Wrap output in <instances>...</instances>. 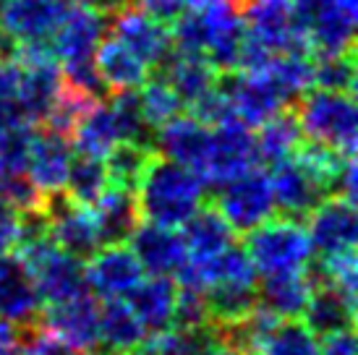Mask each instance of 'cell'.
Wrapping results in <instances>:
<instances>
[{
  "mask_svg": "<svg viewBox=\"0 0 358 355\" xmlns=\"http://www.w3.org/2000/svg\"><path fill=\"white\" fill-rule=\"evenodd\" d=\"M201 324H212V321H209V308H207L204 290H196V287H178L173 326H201Z\"/></svg>",
  "mask_w": 358,
  "mask_h": 355,
  "instance_id": "b9f144b4",
  "label": "cell"
},
{
  "mask_svg": "<svg viewBox=\"0 0 358 355\" xmlns=\"http://www.w3.org/2000/svg\"><path fill=\"white\" fill-rule=\"evenodd\" d=\"M243 251L257 275L306 269L314 261L306 227L301 225V219L290 217H269L267 222L249 230Z\"/></svg>",
  "mask_w": 358,
  "mask_h": 355,
  "instance_id": "52a82bcc",
  "label": "cell"
},
{
  "mask_svg": "<svg viewBox=\"0 0 358 355\" xmlns=\"http://www.w3.org/2000/svg\"><path fill=\"white\" fill-rule=\"evenodd\" d=\"M165 355H217L222 350L217 326H170L159 332Z\"/></svg>",
  "mask_w": 358,
  "mask_h": 355,
  "instance_id": "74e56055",
  "label": "cell"
},
{
  "mask_svg": "<svg viewBox=\"0 0 358 355\" xmlns=\"http://www.w3.org/2000/svg\"><path fill=\"white\" fill-rule=\"evenodd\" d=\"M301 319L317 337L332 335V332H340V329H353L356 296L345 293L338 285L319 282V285L311 287V296H308Z\"/></svg>",
  "mask_w": 358,
  "mask_h": 355,
  "instance_id": "603a6c76",
  "label": "cell"
},
{
  "mask_svg": "<svg viewBox=\"0 0 358 355\" xmlns=\"http://www.w3.org/2000/svg\"><path fill=\"white\" fill-rule=\"evenodd\" d=\"M108 24L110 16L97 8L92 0L90 3L79 0V3L66 6L58 29L52 31L50 37V50L58 60V66L94 58L97 45L108 37Z\"/></svg>",
  "mask_w": 358,
  "mask_h": 355,
  "instance_id": "9c48e42d",
  "label": "cell"
},
{
  "mask_svg": "<svg viewBox=\"0 0 358 355\" xmlns=\"http://www.w3.org/2000/svg\"><path fill=\"white\" fill-rule=\"evenodd\" d=\"M92 3H94V6H97V8L100 10H105V13H115V10L120 8V6H126V3H129V0H92Z\"/></svg>",
  "mask_w": 358,
  "mask_h": 355,
  "instance_id": "c3c4849f",
  "label": "cell"
},
{
  "mask_svg": "<svg viewBox=\"0 0 358 355\" xmlns=\"http://www.w3.org/2000/svg\"><path fill=\"white\" fill-rule=\"evenodd\" d=\"M129 248L134 251L144 275L152 277H176L189 261L180 227L139 222L129 238Z\"/></svg>",
  "mask_w": 358,
  "mask_h": 355,
  "instance_id": "e0dca14e",
  "label": "cell"
},
{
  "mask_svg": "<svg viewBox=\"0 0 358 355\" xmlns=\"http://www.w3.org/2000/svg\"><path fill=\"white\" fill-rule=\"evenodd\" d=\"M45 219H48V236L58 243L63 251L73 254L76 259L87 261V259L102 248V238L92 215V207L76 204L63 191L52 194L45 198L42 204Z\"/></svg>",
  "mask_w": 358,
  "mask_h": 355,
  "instance_id": "7c38bea8",
  "label": "cell"
},
{
  "mask_svg": "<svg viewBox=\"0 0 358 355\" xmlns=\"http://www.w3.org/2000/svg\"><path fill=\"white\" fill-rule=\"evenodd\" d=\"M90 355H120V353H113V350H92Z\"/></svg>",
  "mask_w": 358,
  "mask_h": 355,
  "instance_id": "681fc988",
  "label": "cell"
},
{
  "mask_svg": "<svg viewBox=\"0 0 358 355\" xmlns=\"http://www.w3.org/2000/svg\"><path fill=\"white\" fill-rule=\"evenodd\" d=\"M159 68H162V79L176 89L183 108L196 105L201 97H207L209 92L217 87V68L204 55H196V52L173 50V55Z\"/></svg>",
  "mask_w": 358,
  "mask_h": 355,
  "instance_id": "484cf974",
  "label": "cell"
},
{
  "mask_svg": "<svg viewBox=\"0 0 358 355\" xmlns=\"http://www.w3.org/2000/svg\"><path fill=\"white\" fill-rule=\"evenodd\" d=\"M40 321L79 353H92L100 347V300L90 290L48 306Z\"/></svg>",
  "mask_w": 358,
  "mask_h": 355,
  "instance_id": "2e32d148",
  "label": "cell"
},
{
  "mask_svg": "<svg viewBox=\"0 0 358 355\" xmlns=\"http://www.w3.org/2000/svg\"><path fill=\"white\" fill-rule=\"evenodd\" d=\"M319 353L322 355H358L353 329H340V332L324 335L322 342H319Z\"/></svg>",
  "mask_w": 358,
  "mask_h": 355,
  "instance_id": "7dc6e473",
  "label": "cell"
},
{
  "mask_svg": "<svg viewBox=\"0 0 358 355\" xmlns=\"http://www.w3.org/2000/svg\"><path fill=\"white\" fill-rule=\"evenodd\" d=\"M134 196L144 222L180 227L204 207L207 186L194 170L165 157H152L134 188Z\"/></svg>",
  "mask_w": 358,
  "mask_h": 355,
  "instance_id": "7a4b0ae2",
  "label": "cell"
},
{
  "mask_svg": "<svg viewBox=\"0 0 358 355\" xmlns=\"http://www.w3.org/2000/svg\"><path fill=\"white\" fill-rule=\"evenodd\" d=\"M314 87L327 89V92H345V94H353V87H356V63H353V52L317 55V58H314Z\"/></svg>",
  "mask_w": 358,
  "mask_h": 355,
  "instance_id": "ab89813d",
  "label": "cell"
},
{
  "mask_svg": "<svg viewBox=\"0 0 358 355\" xmlns=\"http://www.w3.org/2000/svg\"><path fill=\"white\" fill-rule=\"evenodd\" d=\"M136 97H139L141 115H144V120H147V126L152 131H157L162 123H168V120H173L176 115L183 113L180 97L162 76H155V79L150 76L136 89Z\"/></svg>",
  "mask_w": 358,
  "mask_h": 355,
  "instance_id": "8d00e7d4",
  "label": "cell"
},
{
  "mask_svg": "<svg viewBox=\"0 0 358 355\" xmlns=\"http://www.w3.org/2000/svg\"><path fill=\"white\" fill-rule=\"evenodd\" d=\"M37 287L19 254H0V319H8L21 326H37L42 319Z\"/></svg>",
  "mask_w": 358,
  "mask_h": 355,
  "instance_id": "d6986e66",
  "label": "cell"
},
{
  "mask_svg": "<svg viewBox=\"0 0 358 355\" xmlns=\"http://www.w3.org/2000/svg\"><path fill=\"white\" fill-rule=\"evenodd\" d=\"M278 3H293V0H278Z\"/></svg>",
  "mask_w": 358,
  "mask_h": 355,
  "instance_id": "816d5d0a",
  "label": "cell"
},
{
  "mask_svg": "<svg viewBox=\"0 0 358 355\" xmlns=\"http://www.w3.org/2000/svg\"><path fill=\"white\" fill-rule=\"evenodd\" d=\"M110 110H113V118L118 126L120 141H139V144L152 147L155 131L147 126V120L141 115L136 92H113Z\"/></svg>",
  "mask_w": 358,
  "mask_h": 355,
  "instance_id": "f35d334b",
  "label": "cell"
},
{
  "mask_svg": "<svg viewBox=\"0 0 358 355\" xmlns=\"http://www.w3.org/2000/svg\"><path fill=\"white\" fill-rule=\"evenodd\" d=\"M147 337L129 300H105L100 306V345L113 353L129 355Z\"/></svg>",
  "mask_w": 358,
  "mask_h": 355,
  "instance_id": "4dcf8cb0",
  "label": "cell"
},
{
  "mask_svg": "<svg viewBox=\"0 0 358 355\" xmlns=\"http://www.w3.org/2000/svg\"><path fill=\"white\" fill-rule=\"evenodd\" d=\"M29 329L31 326H21L8 319H0V355H27Z\"/></svg>",
  "mask_w": 358,
  "mask_h": 355,
  "instance_id": "bcb514c9",
  "label": "cell"
},
{
  "mask_svg": "<svg viewBox=\"0 0 358 355\" xmlns=\"http://www.w3.org/2000/svg\"><path fill=\"white\" fill-rule=\"evenodd\" d=\"M108 31L120 40L131 52H136L150 68H159L173 55V31L168 24H159L136 6H120L115 13H110Z\"/></svg>",
  "mask_w": 358,
  "mask_h": 355,
  "instance_id": "9a60e30c",
  "label": "cell"
},
{
  "mask_svg": "<svg viewBox=\"0 0 358 355\" xmlns=\"http://www.w3.org/2000/svg\"><path fill=\"white\" fill-rule=\"evenodd\" d=\"M209 141H212V129L207 123H201L194 115H176L173 120L162 123L155 136H152V147L159 152V157L178 162L183 168L194 170L201 175L204 162L209 154Z\"/></svg>",
  "mask_w": 358,
  "mask_h": 355,
  "instance_id": "ac0fdd59",
  "label": "cell"
},
{
  "mask_svg": "<svg viewBox=\"0 0 358 355\" xmlns=\"http://www.w3.org/2000/svg\"><path fill=\"white\" fill-rule=\"evenodd\" d=\"M259 355H322L319 337L299 319H278L262 342Z\"/></svg>",
  "mask_w": 358,
  "mask_h": 355,
  "instance_id": "e575fe53",
  "label": "cell"
},
{
  "mask_svg": "<svg viewBox=\"0 0 358 355\" xmlns=\"http://www.w3.org/2000/svg\"><path fill=\"white\" fill-rule=\"evenodd\" d=\"M71 147L76 154L94 159H105L110 154V149L120 141L118 126L113 118L110 102H102L100 97L92 99L90 108L81 113V118L76 120V126L71 131Z\"/></svg>",
  "mask_w": 358,
  "mask_h": 355,
  "instance_id": "83f0119b",
  "label": "cell"
},
{
  "mask_svg": "<svg viewBox=\"0 0 358 355\" xmlns=\"http://www.w3.org/2000/svg\"><path fill=\"white\" fill-rule=\"evenodd\" d=\"M21 236V215L0 196V254H8L19 246Z\"/></svg>",
  "mask_w": 358,
  "mask_h": 355,
  "instance_id": "ee69618b",
  "label": "cell"
},
{
  "mask_svg": "<svg viewBox=\"0 0 358 355\" xmlns=\"http://www.w3.org/2000/svg\"><path fill=\"white\" fill-rule=\"evenodd\" d=\"M215 209L233 227V233H249L262 222H267L269 217H275L278 207H275L269 173L257 165L225 180L222 186H217Z\"/></svg>",
  "mask_w": 358,
  "mask_h": 355,
  "instance_id": "ba28073f",
  "label": "cell"
},
{
  "mask_svg": "<svg viewBox=\"0 0 358 355\" xmlns=\"http://www.w3.org/2000/svg\"><path fill=\"white\" fill-rule=\"evenodd\" d=\"M92 215H94V222L100 230L102 246L129 243L131 233L141 222L134 191L120 186H108V191L92 204Z\"/></svg>",
  "mask_w": 358,
  "mask_h": 355,
  "instance_id": "4316f807",
  "label": "cell"
},
{
  "mask_svg": "<svg viewBox=\"0 0 358 355\" xmlns=\"http://www.w3.org/2000/svg\"><path fill=\"white\" fill-rule=\"evenodd\" d=\"M259 165L257 136L254 129H249L241 120H228L222 126L212 129V141H209V154L201 170L204 186L217 188L230 178L246 173L249 168Z\"/></svg>",
  "mask_w": 358,
  "mask_h": 355,
  "instance_id": "8fae6325",
  "label": "cell"
},
{
  "mask_svg": "<svg viewBox=\"0 0 358 355\" xmlns=\"http://www.w3.org/2000/svg\"><path fill=\"white\" fill-rule=\"evenodd\" d=\"M29 126L21 105L19 66L13 60H0V129H24Z\"/></svg>",
  "mask_w": 358,
  "mask_h": 355,
  "instance_id": "60d3db41",
  "label": "cell"
},
{
  "mask_svg": "<svg viewBox=\"0 0 358 355\" xmlns=\"http://www.w3.org/2000/svg\"><path fill=\"white\" fill-rule=\"evenodd\" d=\"M306 219V236L317 259L356 251L358 217L353 201L340 196L322 198L317 207L311 209V215Z\"/></svg>",
  "mask_w": 358,
  "mask_h": 355,
  "instance_id": "5bb4252c",
  "label": "cell"
},
{
  "mask_svg": "<svg viewBox=\"0 0 358 355\" xmlns=\"http://www.w3.org/2000/svg\"><path fill=\"white\" fill-rule=\"evenodd\" d=\"M285 102H299L308 89H314V60L308 52H280L264 68Z\"/></svg>",
  "mask_w": 358,
  "mask_h": 355,
  "instance_id": "d6a6232c",
  "label": "cell"
},
{
  "mask_svg": "<svg viewBox=\"0 0 358 355\" xmlns=\"http://www.w3.org/2000/svg\"><path fill=\"white\" fill-rule=\"evenodd\" d=\"M180 236L189 251V259H209L222 254L236 243L233 227L225 222L215 207H201L194 217L180 225Z\"/></svg>",
  "mask_w": 358,
  "mask_h": 355,
  "instance_id": "f1b7e54d",
  "label": "cell"
},
{
  "mask_svg": "<svg viewBox=\"0 0 358 355\" xmlns=\"http://www.w3.org/2000/svg\"><path fill=\"white\" fill-rule=\"evenodd\" d=\"M60 3H63V6H71V3H79V0H60Z\"/></svg>",
  "mask_w": 358,
  "mask_h": 355,
  "instance_id": "f907efd6",
  "label": "cell"
},
{
  "mask_svg": "<svg viewBox=\"0 0 358 355\" xmlns=\"http://www.w3.org/2000/svg\"><path fill=\"white\" fill-rule=\"evenodd\" d=\"M340 154L319 144H301L293 157L272 165L269 180L275 207L282 217L306 219L322 198L329 196V173Z\"/></svg>",
  "mask_w": 358,
  "mask_h": 355,
  "instance_id": "3957f363",
  "label": "cell"
},
{
  "mask_svg": "<svg viewBox=\"0 0 358 355\" xmlns=\"http://www.w3.org/2000/svg\"><path fill=\"white\" fill-rule=\"evenodd\" d=\"M152 157H155L152 147H147V144H139V141H118L115 147L110 149L108 157H105L110 186H120L134 191Z\"/></svg>",
  "mask_w": 358,
  "mask_h": 355,
  "instance_id": "d590c367",
  "label": "cell"
},
{
  "mask_svg": "<svg viewBox=\"0 0 358 355\" xmlns=\"http://www.w3.org/2000/svg\"><path fill=\"white\" fill-rule=\"evenodd\" d=\"M87 287L97 300H126L144 280L129 243H108L84 261Z\"/></svg>",
  "mask_w": 358,
  "mask_h": 355,
  "instance_id": "4fadbf2b",
  "label": "cell"
},
{
  "mask_svg": "<svg viewBox=\"0 0 358 355\" xmlns=\"http://www.w3.org/2000/svg\"><path fill=\"white\" fill-rule=\"evenodd\" d=\"M311 287L314 282L306 269L262 275V282H257V306L275 319H301Z\"/></svg>",
  "mask_w": 358,
  "mask_h": 355,
  "instance_id": "7402d4cb",
  "label": "cell"
},
{
  "mask_svg": "<svg viewBox=\"0 0 358 355\" xmlns=\"http://www.w3.org/2000/svg\"><path fill=\"white\" fill-rule=\"evenodd\" d=\"M257 152H259V165H278L282 159L293 157L299 147L303 144V133L293 113L280 110L272 118H267L262 126H257Z\"/></svg>",
  "mask_w": 358,
  "mask_h": 355,
  "instance_id": "f546056e",
  "label": "cell"
},
{
  "mask_svg": "<svg viewBox=\"0 0 358 355\" xmlns=\"http://www.w3.org/2000/svg\"><path fill=\"white\" fill-rule=\"evenodd\" d=\"M296 120L303 141L319 144L335 154H356L358 113L353 94L308 89L299 99Z\"/></svg>",
  "mask_w": 358,
  "mask_h": 355,
  "instance_id": "277c9868",
  "label": "cell"
},
{
  "mask_svg": "<svg viewBox=\"0 0 358 355\" xmlns=\"http://www.w3.org/2000/svg\"><path fill=\"white\" fill-rule=\"evenodd\" d=\"M94 66H97L105 92H136L150 79L152 71L136 52H131L110 31L94 50Z\"/></svg>",
  "mask_w": 358,
  "mask_h": 355,
  "instance_id": "cb8c5ba5",
  "label": "cell"
},
{
  "mask_svg": "<svg viewBox=\"0 0 358 355\" xmlns=\"http://www.w3.org/2000/svg\"><path fill=\"white\" fill-rule=\"evenodd\" d=\"M217 89L228 102L233 118L246 123L249 129H257L275 113L288 108L264 71H225L222 79H217Z\"/></svg>",
  "mask_w": 358,
  "mask_h": 355,
  "instance_id": "30bf717a",
  "label": "cell"
},
{
  "mask_svg": "<svg viewBox=\"0 0 358 355\" xmlns=\"http://www.w3.org/2000/svg\"><path fill=\"white\" fill-rule=\"evenodd\" d=\"M16 248H19L16 254L29 269L42 306H52L90 290L84 277V261L63 251L50 236L24 240Z\"/></svg>",
  "mask_w": 358,
  "mask_h": 355,
  "instance_id": "5b68a950",
  "label": "cell"
},
{
  "mask_svg": "<svg viewBox=\"0 0 358 355\" xmlns=\"http://www.w3.org/2000/svg\"><path fill=\"white\" fill-rule=\"evenodd\" d=\"M27 355H84L69 342H63L45 326H31L29 340H27Z\"/></svg>",
  "mask_w": 358,
  "mask_h": 355,
  "instance_id": "7bdbcfd3",
  "label": "cell"
},
{
  "mask_svg": "<svg viewBox=\"0 0 358 355\" xmlns=\"http://www.w3.org/2000/svg\"><path fill=\"white\" fill-rule=\"evenodd\" d=\"M259 280H222L204 290L212 324H228L257 308Z\"/></svg>",
  "mask_w": 358,
  "mask_h": 355,
  "instance_id": "1f68e13d",
  "label": "cell"
},
{
  "mask_svg": "<svg viewBox=\"0 0 358 355\" xmlns=\"http://www.w3.org/2000/svg\"><path fill=\"white\" fill-rule=\"evenodd\" d=\"M108 186H110V178H108V168H105V159L73 154L69 168V178H66V186H63L66 196L73 198L76 204L92 207L108 191Z\"/></svg>",
  "mask_w": 358,
  "mask_h": 355,
  "instance_id": "836d02e7",
  "label": "cell"
},
{
  "mask_svg": "<svg viewBox=\"0 0 358 355\" xmlns=\"http://www.w3.org/2000/svg\"><path fill=\"white\" fill-rule=\"evenodd\" d=\"M66 6L60 0H3L0 3V29L19 45L50 42L58 29Z\"/></svg>",
  "mask_w": 358,
  "mask_h": 355,
  "instance_id": "44dd1931",
  "label": "cell"
},
{
  "mask_svg": "<svg viewBox=\"0 0 358 355\" xmlns=\"http://www.w3.org/2000/svg\"><path fill=\"white\" fill-rule=\"evenodd\" d=\"M176 298H178V285L173 277H147L134 287L126 300L134 308L136 319L141 321L147 335H157L173 326V314H176Z\"/></svg>",
  "mask_w": 358,
  "mask_h": 355,
  "instance_id": "d4e9b609",
  "label": "cell"
},
{
  "mask_svg": "<svg viewBox=\"0 0 358 355\" xmlns=\"http://www.w3.org/2000/svg\"><path fill=\"white\" fill-rule=\"evenodd\" d=\"M0 3H3V0H0Z\"/></svg>",
  "mask_w": 358,
  "mask_h": 355,
  "instance_id": "f5cc1de1",
  "label": "cell"
},
{
  "mask_svg": "<svg viewBox=\"0 0 358 355\" xmlns=\"http://www.w3.org/2000/svg\"><path fill=\"white\" fill-rule=\"evenodd\" d=\"M73 147H71L69 136H60L55 131H42V133H31L29 159H27V170L24 175L31 180V186L48 198L52 194H60L69 178L71 159H73Z\"/></svg>",
  "mask_w": 358,
  "mask_h": 355,
  "instance_id": "ffe728a7",
  "label": "cell"
},
{
  "mask_svg": "<svg viewBox=\"0 0 358 355\" xmlns=\"http://www.w3.org/2000/svg\"><path fill=\"white\" fill-rule=\"evenodd\" d=\"M134 6L139 10H144L147 16H152L159 24H176L180 13L186 10L189 0H134Z\"/></svg>",
  "mask_w": 358,
  "mask_h": 355,
  "instance_id": "f6af8a7d",
  "label": "cell"
},
{
  "mask_svg": "<svg viewBox=\"0 0 358 355\" xmlns=\"http://www.w3.org/2000/svg\"><path fill=\"white\" fill-rule=\"evenodd\" d=\"M246 40V21L241 0H189L176 19L173 45L180 52H196L217 71H238Z\"/></svg>",
  "mask_w": 358,
  "mask_h": 355,
  "instance_id": "6da1fadb",
  "label": "cell"
},
{
  "mask_svg": "<svg viewBox=\"0 0 358 355\" xmlns=\"http://www.w3.org/2000/svg\"><path fill=\"white\" fill-rule=\"evenodd\" d=\"M290 13L311 55L353 52L358 0H293Z\"/></svg>",
  "mask_w": 358,
  "mask_h": 355,
  "instance_id": "8992f818",
  "label": "cell"
}]
</instances>
